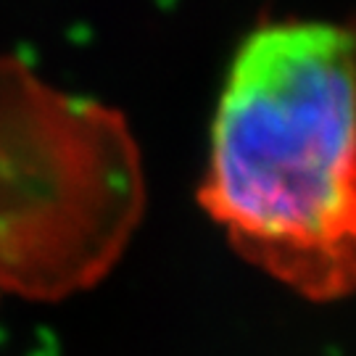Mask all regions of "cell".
<instances>
[{"mask_svg":"<svg viewBox=\"0 0 356 356\" xmlns=\"http://www.w3.org/2000/svg\"><path fill=\"white\" fill-rule=\"evenodd\" d=\"M145 198L127 116L0 56V296L64 301L98 285L129 248Z\"/></svg>","mask_w":356,"mask_h":356,"instance_id":"obj_2","label":"cell"},{"mask_svg":"<svg viewBox=\"0 0 356 356\" xmlns=\"http://www.w3.org/2000/svg\"><path fill=\"white\" fill-rule=\"evenodd\" d=\"M198 204L227 245L304 301L356 293V26L272 19L216 98Z\"/></svg>","mask_w":356,"mask_h":356,"instance_id":"obj_1","label":"cell"}]
</instances>
